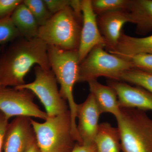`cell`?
<instances>
[{
  "label": "cell",
  "mask_w": 152,
  "mask_h": 152,
  "mask_svg": "<svg viewBox=\"0 0 152 152\" xmlns=\"http://www.w3.org/2000/svg\"><path fill=\"white\" fill-rule=\"evenodd\" d=\"M129 2L130 0H91L93 10L97 15L111 11L127 10Z\"/></svg>",
  "instance_id": "obj_21"
},
{
  "label": "cell",
  "mask_w": 152,
  "mask_h": 152,
  "mask_svg": "<svg viewBox=\"0 0 152 152\" xmlns=\"http://www.w3.org/2000/svg\"><path fill=\"white\" fill-rule=\"evenodd\" d=\"M96 152H121L119 132L118 128L109 123L99 125L94 140Z\"/></svg>",
  "instance_id": "obj_18"
},
{
  "label": "cell",
  "mask_w": 152,
  "mask_h": 152,
  "mask_svg": "<svg viewBox=\"0 0 152 152\" xmlns=\"http://www.w3.org/2000/svg\"><path fill=\"white\" fill-rule=\"evenodd\" d=\"M108 86L116 93L120 108L152 111V94L142 87L110 80Z\"/></svg>",
  "instance_id": "obj_13"
},
{
  "label": "cell",
  "mask_w": 152,
  "mask_h": 152,
  "mask_svg": "<svg viewBox=\"0 0 152 152\" xmlns=\"http://www.w3.org/2000/svg\"><path fill=\"white\" fill-rule=\"evenodd\" d=\"M11 18L20 36L27 39L38 37L39 26L23 1L11 15Z\"/></svg>",
  "instance_id": "obj_17"
},
{
  "label": "cell",
  "mask_w": 152,
  "mask_h": 152,
  "mask_svg": "<svg viewBox=\"0 0 152 152\" xmlns=\"http://www.w3.org/2000/svg\"><path fill=\"white\" fill-rule=\"evenodd\" d=\"M91 94L94 98L102 114L110 113L116 119L121 115V109L119 105L116 93L109 86H104L96 80L88 82Z\"/></svg>",
  "instance_id": "obj_15"
},
{
  "label": "cell",
  "mask_w": 152,
  "mask_h": 152,
  "mask_svg": "<svg viewBox=\"0 0 152 152\" xmlns=\"http://www.w3.org/2000/svg\"><path fill=\"white\" fill-rule=\"evenodd\" d=\"M2 50V47L0 46V52H1V51Z\"/></svg>",
  "instance_id": "obj_31"
},
{
  "label": "cell",
  "mask_w": 152,
  "mask_h": 152,
  "mask_svg": "<svg viewBox=\"0 0 152 152\" xmlns=\"http://www.w3.org/2000/svg\"><path fill=\"white\" fill-rule=\"evenodd\" d=\"M35 95L25 89H0V112L9 119L12 117L38 118L45 121L46 113L42 111L34 102Z\"/></svg>",
  "instance_id": "obj_8"
},
{
  "label": "cell",
  "mask_w": 152,
  "mask_h": 152,
  "mask_svg": "<svg viewBox=\"0 0 152 152\" xmlns=\"http://www.w3.org/2000/svg\"><path fill=\"white\" fill-rule=\"evenodd\" d=\"M34 69V81L15 88L29 90L37 96L45 107L48 117L56 116L69 110L67 102L60 94L58 81L51 69L38 66Z\"/></svg>",
  "instance_id": "obj_7"
},
{
  "label": "cell",
  "mask_w": 152,
  "mask_h": 152,
  "mask_svg": "<svg viewBox=\"0 0 152 152\" xmlns=\"http://www.w3.org/2000/svg\"><path fill=\"white\" fill-rule=\"evenodd\" d=\"M118 81L142 87L152 94V73H151L133 68L123 73Z\"/></svg>",
  "instance_id": "obj_19"
},
{
  "label": "cell",
  "mask_w": 152,
  "mask_h": 152,
  "mask_svg": "<svg viewBox=\"0 0 152 152\" xmlns=\"http://www.w3.org/2000/svg\"><path fill=\"white\" fill-rule=\"evenodd\" d=\"M102 113L91 93L86 100L77 104V129L83 145L94 144L99 128V119Z\"/></svg>",
  "instance_id": "obj_10"
},
{
  "label": "cell",
  "mask_w": 152,
  "mask_h": 152,
  "mask_svg": "<svg viewBox=\"0 0 152 152\" xmlns=\"http://www.w3.org/2000/svg\"><path fill=\"white\" fill-rule=\"evenodd\" d=\"M99 29L105 42L109 52L113 50L118 42L123 26L126 23H133L129 12L127 10L111 11L97 15Z\"/></svg>",
  "instance_id": "obj_11"
},
{
  "label": "cell",
  "mask_w": 152,
  "mask_h": 152,
  "mask_svg": "<svg viewBox=\"0 0 152 152\" xmlns=\"http://www.w3.org/2000/svg\"><path fill=\"white\" fill-rule=\"evenodd\" d=\"M127 60L130 61L134 69L152 73V54H140Z\"/></svg>",
  "instance_id": "obj_23"
},
{
  "label": "cell",
  "mask_w": 152,
  "mask_h": 152,
  "mask_svg": "<svg viewBox=\"0 0 152 152\" xmlns=\"http://www.w3.org/2000/svg\"><path fill=\"white\" fill-rule=\"evenodd\" d=\"M31 118L17 117L8 124L4 140V152H25L36 139Z\"/></svg>",
  "instance_id": "obj_12"
},
{
  "label": "cell",
  "mask_w": 152,
  "mask_h": 152,
  "mask_svg": "<svg viewBox=\"0 0 152 152\" xmlns=\"http://www.w3.org/2000/svg\"><path fill=\"white\" fill-rule=\"evenodd\" d=\"M69 6L77 16L83 18L82 0H70Z\"/></svg>",
  "instance_id": "obj_28"
},
{
  "label": "cell",
  "mask_w": 152,
  "mask_h": 152,
  "mask_svg": "<svg viewBox=\"0 0 152 152\" xmlns=\"http://www.w3.org/2000/svg\"><path fill=\"white\" fill-rule=\"evenodd\" d=\"M104 48L95 47L81 62L78 83H88L102 77L118 81L123 73L134 68L130 61L106 51Z\"/></svg>",
  "instance_id": "obj_6"
},
{
  "label": "cell",
  "mask_w": 152,
  "mask_h": 152,
  "mask_svg": "<svg viewBox=\"0 0 152 152\" xmlns=\"http://www.w3.org/2000/svg\"><path fill=\"white\" fill-rule=\"evenodd\" d=\"M8 119L0 112V152H2L5 135L8 125Z\"/></svg>",
  "instance_id": "obj_26"
},
{
  "label": "cell",
  "mask_w": 152,
  "mask_h": 152,
  "mask_svg": "<svg viewBox=\"0 0 152 152\" xmlns=\"http://www.w3.org/2000/svg\"><path fill=\"white\" fill-rule=\"evenodd\" d=\"M20 36L11 16L0 19V45L13 42Z\"/></svg>",
  "instance_id": "obj_22"
},
{
  "label": "cell",
  "mask_w": 152,
  "mask_h": 152,
  "mask_svg": "<svg viewBox=\"0 0 152 152\" xmlns=\"http://www.w3.org/2000/svg\"><path fill=\"white\" fill-rule=\"evenodd\" d=\"M25 152H41L37 143L36 138L29 145Z\"/></svg>",
  "instance_id": "obj_29"
},
{
  "label": "cell",
  "mask_w": 152,
  "mask_h": 152,
  "mask_svg": "<svg viewBox=\"0 0 152 152\" xmlns=\"http://www.w3.org/2000/svg\"><path fill=\"white\" fill-rule=\"evenodd\" d=\"M23 3L32 14L39 27L45 25L53 15L43 0H24Z\"/></svg>",
  "instance_id": "obj_20"
},
{
  "label": "cell",
  "mask_w": 152,
  "mask_h": 152,
  "mask_svg": "<svg viewBox=\"0 0 152 152\" xmlns=\"http://www.w3.org/2000/svg\"><path fill=\"white\" fill-rule=\"evenodd\" d=\"M4 87H3V86H2L1 84V82H0V89H1L2 88H4Z\"/></svg>",
  "instance_id": "obj_30"
},
{
  "label": "cell",
  "mask_w": 152,
  "mask_h": 152,
  "mask_svg": "<svg viewBox=\"0 0 152 152\" xmlns=\"http://www.w3.org/2000/svg\"><path fill=\"white\" fill-rule=\"evenodd\" d=\"M117 119L123 152H152V119L145 111L121 108Z\"/></svg>",
  "instance_id": "obj_3"
},
{
  "label": "cell",
  "mask_w": 152,
  "mask_h": 152,
  "mask_svg": "<svg viewBox=\"0 0 152 152\" xmlns=\"http://www.w3.org/2000/svg\"><path fill=\"white\" fill-rule=\"evenodd\" d=\"M36 140L41 152H71L75 145L72 134L70 112L48 117L43 123L31 118Z\"/></svg>",
  "instance_id": "obj_5"
},
{
  "label": "cell",
  "mask_w": 152,
  "mask_h": 152,
  "mask_svg": "<svg viewBox=\"0 0 152 152\" xmlns=\"http://www.w3.org/2000/svg\"><path fill=\"white\" fill-rule=\"evenodd\" d=\"M47 7L52 15L62 11L69 7L70 0H44Z\"/></svg>",
  "instance_id": "obj_25"
},
{
  "label": "cell",
  "mask_w": 152,
  "mask_h": 152,
  "mask_svg": "<svg viewBox=\"0 0 152 152\" xmlns=\"http://www.w3.org/2000/svg\"><path fill=\"white\" fill-rule=\"evenodd\" d=\"M127 10L136 25L138 34H147L152 31V0H130Z\"/></svg>",
  "instance_id": "obj_16"
},
{
  "label": "cell",
  "mask_w": 152,
  "mask_h": 152,
  "mask_svg": "<svg viewBox=\"0 0 152 152\" xmlns=\"http://www.w3.org/2000/svg\"><path fill=\"white\" fill-rule=\"evenodd\" d=\"M23 1L0 0V19L11 16Z\"/></svg>",
  "instance_id": "obj_24"
},
{
  "label": "cell",
  "mask_w": 152,
  "mask_h": 152,
  "mask_svg": "<svg viewBox=\"0 0 152 152\" xmlns=\"http://www.w3.org/2000/svg\"><path fill=\"white\" fill-rule=\"evenodd\" d=\"M35 65L50 69L48 45L38 37L14 42L0 57V82L4 88L24 84Z\"/></svg>",
  "instance_id": "obj_1"
},
{
  "label": "cell",
  "mask_w": 152,
  "mask_h": 152,
  "mask_svg": "<svg viewBox=\"0 0 152 152\" xmlns=\"http://www.w3.org/2000/svg\"><path fill=\"white\" fill-rule=\"evenodd\" d=\"M48 54L51 69L59 83L60 93L66 101L70 112L72 134L76 140L80 139L77 123V104L73 96V88L78 83L79 62L78 51L66 50L53 46L48 45Z\"/></svg>",
  "instance_id": "obj_2"
},
{
  "label": "cell",
  "mask_w": 152,
  "mask_h": 152,
  "mask_svg": "<svg viewBox=\"0 0 152 152\" xmlns=\"http://www.w3.org/2000/svg\"><path fill=\"white\" fill-rule=\"evenodd\" d=\"M83 23L78 50L80 64L95 47L104 45L105 42L98 27L97 15L91 5V0H82Z\"/></svg>",
  "instance_id": "obj_9"
},
{
  "label": "cell",
  "mask_w": 152,
  "mask_h": 152,
  "mask_svg": "<svg viewBox=\"0 0 152 152\" xmlns=\"http://www.w3.org/2000/svg\"><path fill=\"white\" fill-rule=\"evenodd\" d=\"M71 152H96L95 144L83 145L76 143Z\"/></svg>",
  "instance_id": "obj_27"
},
{
  "label": "cell",
  "mask_w": 152,
  "mask_h": 152,
  "mask_svg": "<svg viewBox=\"0 0 152 152\" xmlns=\"http://www.w3.org/2000/svg\"><path fill=\"white\" fill-rule=\"evenodd\" d=\"M82 23L83 18L77 16L69 6L39 27L38 37L48 45L78 51Z\"/></svg>",
  "instance_id": "obj_4"
},
{
  "label": "cell",
  "mask_w": 152,
  "mask_h": 152,
  "mask_svg": "<svg viewBox=\"0 0 152 152\" xmlns=\"http://www.w3.org/2000/svg\"><path fill=\"white\" fill-rule=\"evenodd\" d=\"M109 53L125 59L140 54H152V35L135 37L126 34L123 31L117 46Z\"/></svg>",
  "instance_id": "obj_14"
}]
</instances>
